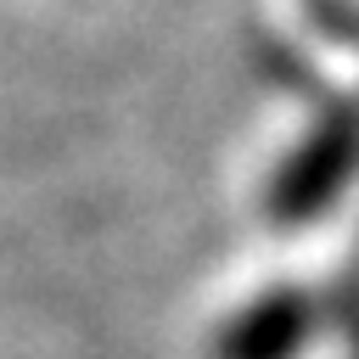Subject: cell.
Here are the masks:
<instances>
[{"label": "cell", "instance_id": "obj_1", "mask_svg": "<svg viewBox=\"0 0 359 359\" xmlns=\"http://www.w3.org/2000/svg\"><path fill=\"white\" fill-rule=\"evenodd\" d=\"M353 174H359V107H331L303 135V146L275 168L269 213L280 224H309L342 196Z\"/></svg>", "mask_w": 359, "mask_h": 359}, {"label": "cell", "instance_id": "obj_3", "mask_svg": "<svg viewBox=\"0 0 359 359\" xmlns=\"http://www.w3.org/2000/svg\"><path fill=\"white\" fill-rule=\"evenodd\" d=\"M320 309H325V320H337L342 331H348V342L359 348V292H331V297H320Z\"/></svg>", "mask_w": 359, "mask_h": 359}, {"label": "cell", "instance_id": "obj_2", "mask_svg": "<svg viewBox=\"0 0 359 359\" xmlns=\"http://www.w3.org/2000/svg\"><path fill=\"white\" fill-rule=\"evenodd\" d=\"M325 309L314 292L297 286H275L258 303H247L224 331H219V359H297L314 331H320Z\"/></svg>", "mask_w": 359, "mask_h": 359}, {"label": "cell", "instance_id": "obj_4", "mask_svg": "<svg viewBox=\"0 0 359 359\" xmlns=\"http://www.w3.org/2000/svg\"><path fill=\"white\" fill-rule=\"evenodd\" d=\"M342 292H359V252H353V269H348V280H342Z\"/></svg>", "mask_w": 359, "mask_h": 359}]
</instances>
